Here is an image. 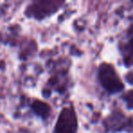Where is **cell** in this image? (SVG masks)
<instances>
[{"label": "cell", "mask_w": 133, "mask_h": 133, "mask_svg": "<svg viewBox=\"0 0 133 133\" xmlns=\"http://www.w3.org/2000/svg\"><path fill=\"white\" fill-rule=\"evenodd\" d=\"M68 80L66 72H57L56 75L52 77L49 81V85L51 89L57 91H62L66 89V83Z\"/></svg>", "instance_id": "7"}, {"label": "cell", "mask_w": 133, "mask_h": 133, "mask_svg": "<svg viewBox=\"0 0 133 133\" xmlns=\"http://www.w3.org/2000/svg\"><path fill=\"white\" fill-rule=\"evenodd\" d=\"M78 116L72 106H66L61 109L54 127L53 133H77Z\"/></svg>", "instance_id": "3"}, {"label": "cell", "mask_w": 133, "mask_h": 133, "mask_svg": "<svg viewBox=\"0 0 133 133\" xmlns=\"http://www.w3.org/2000/svg\"><path fill=\"white\" fill-rule=\"evenodd\" d=\"M125 80L129 84V85L133 86V69L127 73L125 75Z\"/></svg>", "instance_id": "10"}, {"label": "cell", "mask_w": 133, "mask_h": 133, "mask_svg": "<svg viewBox=\"0 0 133 133\" xmlns=\"http://www.w3.org/2000/svg\"><path fill=\"white\" fill-rule=\"evenodd\" d=\"M121 98L125 102L126 107L129 109H133V89L127 91L122 95Z\"/></svg>", "instance_id": "8"}, {"label": "cell", "mask_w": 133, "mask_h": 133, "mask_svg": "<svg viewBox=\"0 0 133 133\" xmlns=\"http://www.w3.org/2000/svg\"><path fill=\"white\" fill-rule=\"evenodd\" d=\"M65 5L63 1L46 0V1H33L29 3L25 9V15L28 18L41 21L53 16Z\"/></svg>", "instance_id": "2"}, {"label": "cell", "mask_w": 133, "mask_h": 133, "mask_svg": "<svg viewBox=\"0 0 133 133\" xmlns=\"http://www.w3.org/2000/svg\"><path fill=\"white\" fill-rule=\"evenodd\" d=\"M98 79L109 94H117L124 89V83L112 64L103 62L98 66Z\"/></svg>", "instance_id": "1"}, {"label": "cell", "mask_w": 133, "mask_h": 133, "mask_svg": "<svg viewBox=\"0 0 133 133\" xmlns=\"http://www.w3.org/2000/svg\"><path fill=\"white\" fill-rule=\"evenodd\" d=\"M128 118L120 109H115L103 120V125L109 132L125 131L128 124Z\"/></svg>", "instance_id": "4"}, {"label": "cell", "mask_w": 133, "mask_h": 133, "mask_svg": "<svg viewBox=\"0 0 133 133\" xmlns=\"http://www.w3.org/2000/svg\"><path fill=\"white\" fill-rule=\"evenodd\" d=\"M120 55L126 66H133V28H129L118 44Z\"/></svg>", "instance_id": "5"}, {"label": "cell", "mask_w": 133, "mask_h": 133, "mask_svg": "<svg viewBox=\"0 0 133 133\" xmlns=\"http://www.w3.org/2000/svg\"><path fill=\"white\" fill-rule=\"evenodd\" d=\"M32 111L42 119H48L51 114V108L48 103L39 99H34L30 103Z\"/></svg>", "instance_id": "6"}, {"label": "cell", "mask_w": 133, "mask_h": 133, "mask_svg": "<svg viewBox=\"0 0 133 133\" xmlns=\"http://www.w3.org/2000/svg\"><path fill=\"white\" fill-rule=\"evenodd\" d=\"M129 133H133V116L129 117V119H128V124L127 128H126V130Z\"/></svg>", "instance_id": "9"}]
</instances>
